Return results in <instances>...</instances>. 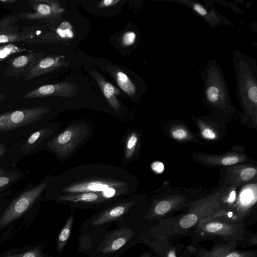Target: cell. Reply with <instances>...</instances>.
Segmentation results:
<instances>
[{"instance_id": "30", "label": "cell", "mask_w": 257, "mask_h": 257, "mask_svg": "<svg viewBox=\"0 0 257 257\" xmlns=\"http://www.w3.org/2000/svg\"><path fill=\"white\" fill-rule=\"evenodd\" d=\"M171 137L179 141H185L192 138V135L184 127L180 125H176L170 130Z\"/></svg>"}, {"instance_id": "7", "label": "cell", "mask_w": 257, "mask_h": 257, "mask_svg": "<svg viewBox=\"0 0 257 257\" xmlns=\"http://www.w3.org/2000/svg\"><path fill=\"white\" fill-rule=\"evenodd\" d=\"M221 191L194 203L188 213L180 219V226L183 228H189L206 217L227 210L222 203L224 190Z\"/></svg>"}, {"instance_id": "17", "label": "cell", "mask_w": 257, "mask_h": 257, "mask_svg": "<svg viewBox=\"0 0 257 257\" xmlns=\"http://www.w3.org/2000/svg\"><path fill=\"white\" fill-rule=\"evenodd\" d=\"M142 131L131 129L125 131L123 137V152L122 164L125 167L140 156Z\"/></svg>"}, {"instance_id": "36", "label": "cell", "mask_w": 257, "mask_h": 257, "mask_svg": "<svg viewBox=\"0 0 257 257\" xmlns=\"http://www.w3.org/2000/svg\"><path fill=\"white\" fill-rule=\"evenodd\" d=\"M151 168L155 173L160 174L163 172L164 170V166L162 162L156 161L151 164Z\"/></svg>"}, {"instance_id": "22", "label": "cell", "mask_w": 257, "mask_h": 257, "mask_svg": "<svg viewBox=\"0 0 257 257\" xmlns=\"http://www.w3.org/2000/svg\"><path fill=\"white\" fill-rule=\"evenodd\" d=\"M91 74L110 107L113 110L118 111L121 105L116 95L120 94V91L112 84L107 82L97 71L92 70Z\"/></svg>"}, {"instance_id": "11", "label": "cell", "mask_w": 257, "mask_h": 257, "mask_svg": "<svg viewBox=\"0 0 257 257\" xmlns=\"http://www.w3.org/2000/svg\"><path fill=\"white\" fill-rule=\"evenodd\" d=\"M50 111L51 108L48 106H37L10 112L7 131L37 122L44 118Z\"/></svg>"}, {"instance_id": "21", "label": "cell", "mask_w": 257, "mask_h": 257, "mask_svg": "<svg viewBox=\"0 0 257 257\" xmlns=\"http://www.w3.org/2000/svg\"><path fill=\"white\" fill-rule=\"evenodd\" d=\"M42 31L36 26L25 27L19 32L0 35V45L18 42L28 44L37 43Z\"/></svg>"}, {"instance_id": "14", "label": "cell", "mask_w": 257, "mask_h": 257, "mask_svg": "<svg viewBox=\"0 0 257 257\" xmlns=\"http://www.w3.org/2000/svg\"><path fill=\"white\" fill-rule=\"evenodd\" d=\"M33 12H23L18 16L23 20L30 21L47 20L62 12V9L55 1L50 0H29Z\"/></svg>"}, {"instance_id": "25", "label": "cell", "mask_w": 257, "mask_h": 257, "mask_svg": "<svg viewBox=\"0 0 257 257\" xmlns=\"http://www.w3.org/2000/svg\"><path fill=\"white\" fill-rule=\"evenodd\" d=\"M253 251H238L231 249L228 245L216 246L208 253V257H255Z\"/></svg>"}, {"instance_id": "1", "label": "cell", "mask_w": 257, "mask_h": 257, "mask_svg": "<svg viewBox=\"0 0 257 257\" xmlns=\"http://www.w3.org/2000/svg\"><path fill=\"white\" fill-rule=\"evenodd\" d=\"M139 185V179L123 167L87 164L53 177L46 194L51 199L62 195L94 193L114 204L135 194Z\"/></svg>"}, {"instance_id": "5", "label": "cell", "mask_w": 257, "mask_h": 257, "mask_svg": "<svg viewBox=\"0 0 257 257\" xmlns=\"http://www.w3.org/2000/svg\"><path fill=\"white\" fill-rule=\"evenodd\" d=\"M53 177L44 179L41 182L21 194L5 209L0 218V229L24 214L51 185Z\"/></svg>"}, {"instance_id": "23", "label": "cell", "mask_w": 257, "mask_h": 257, "mask_svg": "<svg viewBox=\"0 0 257 257\" xmlns=\"http://www.w3.org/2000/svg\"><path fill=\"white\" fill-rule=\"evenodd\" d=\"M185 200V197L180 195L172 196L159 200L152 206L151 214L153 216H163L181 206Z\"/></svg>"}, {"instance_id": "27", "label": "cell", "mask_w": 257, "mask_h": 257, "mask_svg": "<svg viewBox=\"0 0 257 257\" xmlns=\"http://www.w3.org/2000/svg\"><path fill=\"white\" fill-rule=\"evenodd\" d=\"M18 19L16 16L11 15L0 20V35L15 33L23 29L17 26Z\"/></svg>"}, {"instance_id": "42", "label": "cell", "mask_w": 257, "mask_h": 257, "mask_svg": "<svg viewBox=\"0 0 257 257\" xmlns=\"http://www.w3.org/2000/svg\"><path fill=\"white\" fill-rule=\"evenodd\" d=\"M140 257H150V255L149 253H144L141 255Z\"/></svg>"}, {"instance_id": "28", "label": "cell", "mask_w": 257, "mask_h": 257, "mask_svg": "<svg viewBox=\"0 0 257 257\" xmlns=\"http://www.w3.org/2000/svg\"><path fill=\"white\" fill-rule=\"evenodd\" d=\"M26 50V48L19 47L13 43L0 45V61L4 60L14 54Z\"/></svg>"}, {"instance_id": "6", "label": "cell", "mask_w": 257, "mask_h": 257, "mask_svg": "<svg viewBox=\"0 0 257 257\" xmlns=\"http://www.w3.org/2000/svg\"><path fill=\"white\" fill-rule=\"evenodd\" d=\"M227 214V210H224L206 217L197 223L198 229L204 234L225 239L240 237L242 231L241 223Z\"/></svg>"}, {"instance_id": "20", "label": "cell", "mask_w": 257, "mask_h": 257, "mask_svg": "<svg viewBox=\"0 0 257 257\" xmlns=\"http://www.w3.org/2000/svg\"><path fill=\"white\" fill-rule=\"evenodd\" d=\"M201 163L209 166H232L247 161L245 154L230 152L221 155L202 154L196 156Z\"/></svg>"}, {"instance_id": "19", "label": "cell", "mask_w": 257, "mask_h": 257, "mask_svg": "<svg viewBox=\"0 0 257 257\" xmlns=\"http://www.w3.org/2000/svg\"><path fill=\"white\" fill-rule=\"evenodd\" d=\"M69 62L64 61L63 56L54 55L44 56L30 72L23 78V80L24 81L30 80L62 67L67 66Z\"/></svg>"}, {"instance_id": "33", "label": "cell", "mask_w": 257, "mask_h": 257, "mask_svg": "<svg viewBox=\"0 0 257 257\" xmlns=\"http://www.w3.org/2000/svg\"><path fill=\"white\" fill-rule=\"evenodd\" d=\"M4 257H43V256L40 248H34L23 253L11 254L8 253Z\"/></svg>"}, {"instance_id": "39", "label": "cell", "mask_w": 257, "mask_h": 257, "mask_svg": "<svg viewBox=\"0 0 257 257\" xmlns=\"http://www.w3.org/2000/svg\"><path fill=\"white\" fill-rule=\"evenodd\" d=\"M17 2V0H0L1 3L5 4H13L16 3Z\"/></svg>"}, {"instance_id": "8", "label": "cell", "mask_w": 257, "mask_h": 257, "mask_svg": "<svg viewBox=\"0 0 257 257\" xmlns=\"http://www.w3.org/2000/svg\"><path fill=\"white\" fill-rule=\"evenodd\" d=\"M142 197V195L135 193L107 206L92 220L91 224L99 225L122 218L137 205Z\"/></svg>"}, {"instance_id": "29", "label": "cell", "mask_w": 257, "mask_h": 257, "mask_svg": "<svg viewBox=\"0 0 257 257\" xmlns=\"http://www.w3.org/2000/svg\"><path fill=\"white\" fill-rule=\"evenodd\" d=\"M197 122L200 129L201 135L203 138L208 140H214L217 139L216 132L211 125H209L208 122L199 119H197Z\"/></svg>"}, {"instance_id": "35", "label": "cell", "mask_w": 257, "mask_h": 257, "mask_svg": "<svg viewBox=\"0 0 257 257\" xmlns=\"http://www.w3.org/2000/svg\"><path fill=\"white\" fill-rule=\"evenodd\" d=\"M10 112L0 115V132L7 131V125Z\"/></svg>"}, {"instance_id": "9", "label": "cell", "mask_w": 257, "mask_h": 257, "mask_svg": "<svg viewBox=\"0 0 257 257\" xmlns=\"http://www.w3.org/2000/svg\"><path fill=\"white\" fill-rule=\"evenodd\" d=\"M61 130L58 122L42 124L33 132L24 142L21 148L23 155H28L33 152L46 149L48 143Z\"/></svg>"}, {"instance_id": "31", "label": "cell", "mask_w": 257, "mask_h": 257, "mask_svg": "<svg viewBox=\"0 0 257 257\" xmlns=\"http://www.w3.org/2000/svg\"><path fill=\"white\" fill-rule=\"evenodd\" d=\"M18 174L4 170H0V191L9 187L17 180Z\"/></svg>"}, {"instance_id": "37", "label": "cell", "mask_w": 257, "mask_h": 257, "mask_svg": "<svg viewBox=\"0 0 257 257\" xmlns=\"http://www.w3.org/2000/svg\"><path fill=\"white\" fill-rule=\"evenodd\" d=\"M119 2V0H104L99 2L97 5V7L99 8L109 7L116 5Z\"/></svg>"}, {"instance_id": "12", "label": "cell", "mask_w": 257, "mask_h": 257, "mask_svg": "<svg viewBox=\"0 0 257 257\" xmlns=\"http://www.w3.org/2000/svg\"><path fill=\"white\" fill-rule=\"evenodd\" d=\"M175 2L188 7L195 15L205 20L211 27L233 25L229 20L219 14L211 4H209V1H207L208 3L206 6L195 1L179 0Z\"/></svg>"}, {"instance_id": "41", "label": "cell", "mask_w": 257, "mask_h": 257, "mask_svg": "<svg viewBox=\"0 0 257 257\" xmlns=\"http://www.w3.org/2000/svg\"><path fill=\"white\" fill-rule=\"evenodd\" d=\"M6 96L4 94H0V103L5 98Z\"/></svg>"}, {"instance_id": "32", "label": "cell", "mask_w": 257, "mask_h": 257, "mask_svg": "<svg viewBox=\"0 0 257 257\" xmlns=\"http://www.w3.org/2000/svg\"><path fill=\"white\" fill-rule=\"evenodd\" d=\"M58 35L64 39H70L73 37L72 27L68 22H63L56 30Z\"/></svg>"}, {"instance_id": "26", "label": "cell", "mask_w": 257, "mask_h": 257, "mask_svg": "<svg viewBox=\"0 0 257 257\" xmlns=\"http://www.w3.org/2000/svg\"><path fill=\"white\" fill-rule=\"evenodd\" d=\"M73 220L74 212L72 211L64 226L59 234L57 243V249L58 251H61L63 250L69 238Z\"/></svg>"}, {"instance_id": "10", "label": "cell", "mask_w": 257, "mask_h": 257, "mask_svg": "<svg viewBox=\"0 0 257 257\" xmlns=\"http://www.w3.org/2000/svg\"><path fill=\"white\" fill-rule=\"evenodd\" d=\"M44 56L43 52H31L14 57L9 61L3 76L24 78Z\"/></svg>"}, {"instance_id": "16", "label": "cell", "mask_w": 257, "mask_h": 257, "mask_svg": "<svg viewBox=\"0 0 257 257\" xmlns=\"http://www.w3.org/2000/svg\"><path fill=\"white\" fill-rule=\"evenodd\" d=\"M256 167L250 165H234L225 172V184L227 187H235L253 179L256 175Z\"/></svg>"}, {"instance_id": "3", "label": "cell", "mask_w": 257, "mask_h": 257, "mask_svg": "<svg viewBox=\"0 0 257 257\" xmlns=\"http://www.w3.org/2000/svg\"><path fill=\"white\" fill-rule=\"evenodd\" d=\"M203 101L212 110L224 113L233 112L226 79L222 69L215 59L210 60L201 73Z\"/></svg>"}, {"instance_id": "34", "label": "cell", "mask_w": 257, "mask_h": 257, "mask_svg": "<svg viewBox=\"0 0 257 257\" xmlns=\"http://www.w3.org/2000/svg\"><path fill=\"white\" fill-rule=\"evenodd\" d=\"M136 34L133 32H126L123 35L122 42L125 46L133 45L136 41Z\"/></svg>"}, {"instance_id": "2", "label": "cell", "mask_w": 257, "mask_h": 257, "mask_svg": "<svg viewBox=\"0 0 257 257\" xmlns=\"http://www.w3.org/2000/svg\"><path fill=\"white\" fill-rule=\"evenodd\" d=\"M236 94L243 121L257 122V63L255 59L238 50L233 54Z\"/></svg>"}, {"instance_id": "38", "label": "cell", "mask_w": 257, "mask_h": 257, "mask_svg": "<svg viewBox=\"0 0 257 257\" xmlns=\"http://www.w3.org/2000/svg\"><path fill=\"white\" fill-rule=\"evenodd\" d=\"M6 151V146L4 145L0 144V157L5 153Z\"/></svg>"}, {"instance_id": "40", "label": "cell", "mask_w": 257, "mask_h": 257, "mask_svg": "<svg viewBox=\"0 0 257 257\" xmlns=\"http://www.w3.org/2000/svg\"><path fill=\"white\" fill-rule=\"evenodd\" d=\"M167 257H177L175 250L174 249L170 250L168 252Z\"/></svg>"}, {"instance_id": "13", "label": "cell", "mask_w": 257, "mask_h": 257, "mask_svg": "<svg viewBox=\"0 0 257 257\" xmlns=\"http://www.w3.org/2000/svg\"><path fill=\"white\" fill-rule=\"evenodd\" d=\"M76 85L69 82L46 84L37 87L24 95V98L59 96L70 98L78 93Z\"/></svg>"}, {"instance_id": "4", "label": "cell", "mask_w": 257, "mask_h": 257, "mask_svg": "<svg viewBox=\"0 0 257 257\" xmlns=\"http://www.w3.org/2000/svg\"><path fill=\"white\" fill-rule=\"evenodd\" d=\"M93 128V125L87 120L71 121L48 143L46 150L55 155L58 162H64L87 142Z\"/></svg>"}, {"instance_id": "18", "label": "cell", "mask_w": 257, "mask_h": 257, "mask_svg": "<svg viewBox=\"0 0 257 257\" xmlns=\"http://www.w3.org/2000/svg\"><path fill=\"white\" fill-rule=\"evenodd\" d=\"M133 235L134 232L128 228L115 230L106 236L99 244L98 250L104 253L113 252L123 246Z\"/></svg>"}, {"instance_id": "15", "label": "cell", "mask_w": 257, "mask_h": 257, "mask_svg": "<svg viewBox=\"0 0 257 257\" xmlns=\"http://www.w3.org/2000/svg\"><path fill=\"white\" fill-rule=\"evenodd\" d=\"M51 199L72 207H99L106 205H111L113 204L104 198L100 194L94 193L62 195Z\"/></svg>"}, {"instance_id": "24", "label": "cell", "mask_w": 257, "mask_h": 257, "mask_svg": "<svg viewBox=\"0 0 257 257\" xmlns=\"http://www.w3.org/2000/svg\"><path fill=\"white\" fill-rule=\"evenodd\" d=\"M108 70L114 76L118 85L123 92L130 96L136 95V87L126 74L117 69L111 68L110 70Z\"/></svg>"}]
</instances>
